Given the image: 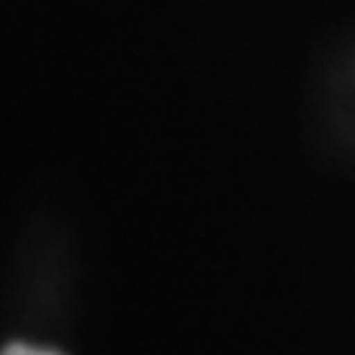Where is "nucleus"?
<instances>
[{"label":"nucleus","mask_w":355,"mask_h":355,"mask_svg":"<svg viewBox=\"0 0 355 355\" xmlns=\"http://www.w3.org/2000/svg\"><path fill=\"white\" fill-rule=\"evenodd\" d=\"M0 355H61V353L45 350V347H35V345H26V343H11L0 350Z\"/></svg>","instance_id":"obj_1"}]
</instances>
